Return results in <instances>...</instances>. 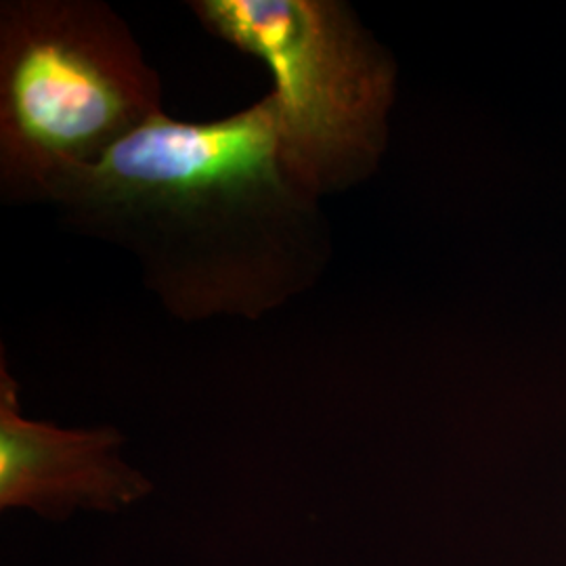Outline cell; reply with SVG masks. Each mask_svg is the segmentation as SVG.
Returning <instances> with one entry per match:
<instances>
[{"label":"cell","instance_id":"3957f363","mask_svg":"<svg viewBox=\"0 0 566 566\" xmlns=\"http://www.w3.org/2000/svg\"><path fill=\"white\" fill-rule=\"evenodd\" d=\"M206 32L271 72L283 160L322 200L382 163L397 61L343 0H193Z\"/></svg>","mask_w":566,"mask_h":566},{"label":"cell","instance_id":"277c9868","mask_svg":"<svg viewBox=\"0 0 566 566\" xmlns=\"http://www.w3.org/2000/svg\"><path fill=\"white\" fill-rule=\"evenodd\" d=\"M112 426L60 428L21 413L20 386L0 357V507L65 516L74 507L116 512L142 502L151 481L122 460Z\"/></svg>","mask_w":566,"mask_h":566},{"label":"cell","instance_id":"7a4b0ae2","mask_svg":"<svg viewBox=\"0 0 566 566\" xmlns=\"http://www.w3.org/2000/svg\"><path fill=\"white\" fill-rule=\"evenodd\" d=\"M164 114L160 74L102 0L0 4V196L41 203Z\"/></svg>","mask_w":566,"mask_h":566},{"label":"cell","instance_id":"6da1fadb","mask_svg":"<svg viewBox=\"0 0 566 566\" xmlns=\"http://www.w3.org/2000/svg\"><path fill=\"white\" fill-rule=\"evenodd\" d=\"M41 203L133 254L181 322H256L315 287L334 254L322 198L283 160L269 95L219 120L160 114Z\"/></svg>","mask_w":566,"mask_h":566}]
</instances>
